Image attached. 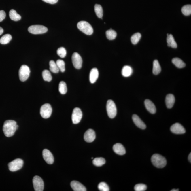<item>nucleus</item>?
I'll return each instance as SVG.
<instances>
[{"mask_svg": "<svg viewBox=\"0 0 191 191\" xmlns=\"http://www.w3.org/2000/svg\"><path fill=\"white\" fill-rule=\"evenodd\" d=\"M18 126L16 122L12 120H7L4 122L3 126V131L4 134L7 137L13 136L18 128Z\"/></svg>", "mask_w": 191, "mask_h": 191, "instance_id": "nucleus-1", "label": "nucleus"}, {"mask_svg": "<svg viewBox=\"0 0 191 191\" xmlns=\"http://www.w3.org/2000/svg\"><path fill=\"white\" fill-rule=\"evenodd\" d=\"M151 161L154 165L159 168H162L165 167L167 161L164 157L159 154H154L152 156Z\"/></svg>", "mask_w": 191, "mask_h": 191, "instance_id": "nucleus-2", "label": "nucleus"}, {"mask_svg": "<svg viewBox=\"0 0 191 191\" xmlns=\"http://www.w3.org/2000/svg\"><path fill=\"white\" fill-rule=\"evenodd\" d=\"M77 27L80 31L87 35H91L94 32L93 28L91 24L86 21L79 22L77 23Z\"/></svg>", "mask_w": 191, "mask_h": 191, "instance_id": "nucleus-3", "label": "nucleus"}, {"mask_svg": "<svg viewBox=\"0 0 191 191\" xmlns=\"http://www.w3.org/2000/svg\"><path fill=\"white\" fill-rule=\"evenodd\" d=\"M107 113L109 117L114 118L117 114V109L115 103L113 101L109 100L107 102L106 105Z\"/></svg>", "mask_w": 191, "mask_h": 191, "instance_id": "nucleus-4", "label": "nucleus"}, {"mask_svg": "<svg viewBox=\"0 0 191 191\" xmlns=\"http://www.w3.org/2000/svg\"><path fill=\"white\" fill-rule=\"evenodd\" d=\"M47 27L40 25H35L29 26L28 28V31L34 35L42 34L45 33L48 31Z\"/></svg>", "mask_w": 191, "mask_h": 191, "instance_id": "nucleus-5", "label": "nucleus"}, {"mask_svg": "<svg viewBox=\"0 0 191 191\" xmlns=\"http://www.w3.org/2000/svg\"><path fill=\"white\" fill-rule=\"evenodd\" d=\"M30 70L27 65H23L21 67L19 70L20 80L22 82H24L29 78L30 74Z\"/></svg>", "mask_w": 191, "mask_h": 191, "instance_id": "nucleus-6", "label": "nucleus"}, {"mask_svg": "<svg viewBox=\"0 0 191 191\" xmlns=\"http://www.w3.org/2000/svg\"><path fill=\"white\" fill-rule=\"evenodd\" d=\"M24 161L22 160L17 159L9 163L8 167L9 170L12 172L16 171L22 168Z\"/></svg>", "mask_w": 191, "mask_h": 191, "instance_id": "nucleus-7", "label": "nucleus"}, {"mask_svg": "<svg viewBox=\"0 0 191 191\" xmlns=\"http://www.w3.org/2000/svg\"><path fill=\"white\" fill-rule=\"evenodd\" d=\"M52 108L49 104H45L40 108V114L43 118H49L52 115Z\"/></svg>", "mask_w": 191, "mask_h": 191, "instance_id": "nucleus-8", "label": "nucleus"}, {"mask_svg": "<svg viewBox=\"0 0 191 191\" xmlns=\"http://www.w3.org/2000/svg\"><path fill=\"white\" fill-rule=\"evenodd\" d=\"M34 189L35 191H43L44 188V183L39 176H35L33 179Z\"/></svg>", "mask_w": 191, "mask_h": 191, "instance_id": "nucleus-9", "label": "nucleus"}, {"mask_svg": "<svg viewBox=\"0 0 191 191\" xmlns=\"http://www.w3.org/2000/svg\"><path fill=\"white\" fill-rule=\"evenodd\" d=\"M83 114L80 108H75L73 111L72 119L73 123L76 124L80 123L82 119Z\"/></svg>", "mask_w": 191, "mask_h": 191, "instance_id": "nucleus-10", "label": "nucleus"}, {"mask_svg": "<svg viewBox=\"0 0 191 191\" xmlns=\"http://www.w3.org/2000/svg\"><path fill=\"white\" fill-rule=\"evenodd\" d=\"M72 59L73 64L74 67L77 69H80L82 67L83 60L80 54L77 52L74 53Z\"/></svg>", "mask_w": 191, "mask_h": 191, "instance_id": "nucleus-11", "label": "nucleus"}, {"mask_svg": "<svg viewBox=\"0 0 191 191\" xmlns=\"http://www.w3.org/2000/svg\"><path fill=\"white\" fill-rule=\"evenodd\" d=\"M171 131L172 133L176 134H183L186 133V130L184 127L178 123L173 124L171 127Z\"/></svg>", "mask_w": 191, "mask_h": 191, "instance_id": "nucleus-12", "label": "nucleus"}, {"mask_svg": "<svg viewBox=\"0 0 191 191\" xmlns=\"http://www.w3.org/2000/svg\"><path fill=\"white\" fill-rule=\"evenodd\" d=\"M96 138L95 132L94 130L89 129L87 130L84 135V139L86 142L91 143Z\"/></svg>", "mask_w": 191, "mask_h": 191, "instance_id": "nucleus-13", "label": "nucleus"}, {"mask_svg": "<svg viewBox=\"0 0 191 191\" xmlns=\"http://www.w3.org/2000/svg\"><path fill=\"white\" fill-rule=\"evenodd\" d=\"M43 156L44 160L47 164H51L54 162L53 155L49 150L45 149L43 151Z\"/></svg>", "mask_w": 191, "mask_h": 191, "instance_id": "nucleus-14", "label": "nucleus"}, {"mask_svg": "<svg viewBox=\"0 0 191 191\" xmlns=\"http://www.w3.org/2000/svg\"><path fill=\"white\" fill-rule=\"evenodd\" d=\"M132 119L135 124L139 128L142 130L145 129L146 128V126L145 124L137 115H133Z\"/></svg>", "mask_w": 191, "mask_h": 191, "instance_id": "nucleus-15", "label": "nucleus"}, {"mask_svg": "<svg viewBox=\"0 0 191 191\" xmlns=\"http://www.w3.org/2000/svg\"><path fill=\"white\" fill-rule=\"evenodd\" d=\"M71 186L72 189L74 191H86V188L79 181H73L71 183Z\"/></svg>", "mask_w": 191, "mask_h": 191, "instance_id": "nucleus-16", "label": "nucleus"}, {"mask_svg": "<svg viewBox=\"0 0 191 191\" xmlns=\"http://www.w3.org/2000/svg\"><path fill=\"white\" fill-rule=\"evenodd\" d=\"M113 150L115 153L118 155H122L126 153L125 147L122 144L120 143H116L114 144L113 146Z\"/></svg>", "mask_w": 191, "mask_h": 191, "instance_id": "nucleus-17", "label": "nucleus"}, {"mask_svg": "<svg viewBox=\"0 0 191 191\" xmlns=\"http://www.w3.org/2000/svg\"><path fill=\"white\" fill-rule=\"evenodd\" d=\"M144 104L146 108L149 112L153 114L156 112V107L151 101L147 99L145 101Z\"/></svg>", "mask_w": 191, "mask_h": 191, "instance_id": "nucleus-18", "label": "nucleus"}, {"mask_svg": "<svg viewBox=\"0 0 191 191\" xmlns=\"http://www.w3.org/2000/svg\"><path fill=\"white\" fill-rule=\"evenodd\" d=\"M99 72L97 68H94L91 70L89 76L90 81L91 83H95L98 78Z\"/></svg>", "mask_w": 191, "mask_h": 191, "instance_id": "nucleus-19", "label": "nucleus"}, {"mask_svg": "<svg viewBox=\"0 0 191 191\" xmlns=\"http://www.w3.org/2000/svg\"><path fill=\"white\" fill-rule=\"evenodd\" d=\"M175 99L174 96L171 94H167L166 96L165 102L167 108H171L174 105Z\"/></svg>", "mask_w": 191, "mask_h": 191, "instance_id": "nucleus-20", "label": "nucleus"}, {"mask_svg": "<svg viewBox=\"0 0 191 191\" xmlns=\"http://www.w3.org/2000/svg\"><path fill=\"white\" fill-rule=\"evenodd\" d=\"M167 46L169 47H171L173 48H176L177 47L176 42H175L174 38L171 34L167 35Z\"/></svg>", "mask_w": 191, "mask_h": 191, "instance_id": "nucleus-21", "label": "nucleus"}, {"mask_svg": "<svg viewBox=\"0 0 191 191\" xmlns=\"http://www.w3.org/2000/svg\"><path fill=\"white\" fill-rule=\"evenodd\" d=\"M133 72V70L131 67L125 66L122 68V75L125 77H130Z\"/></svg>", "mask_w": 191, "mask_h": 191, "instance_id": "nucleus-22", "label": "nucleus"}, {"mask_svg": "<svg viewBox=\"0 0 191 191\" xmlns=\"http://www.w3.org/2000/svg\"><path fill=\"white\" fill-rule=\"evenodd\" d=\"M9 15L10 19L15 21H19L21 19V16L14 9H11L10 11Z\"/></svg>", "mask_w": 191, "mask_h": 191, "instance_id": "nucleus-23", "label": "nucleus"}, {"mask_svg": "<svg viewBox=\"0 0 191 191\" xmlns=\"http://www.w3.org/2000/svg\"><path fill=\"white\" fill-rule=\"evenodd\" d=\"M161 70L159 61L157 60H155L153 62V73L154 75H157L160 73Z\"/></svg>", "mask_w": 191, "mask_h": 191, "instance_id": "nucleus-24", "label": "nucleus"}, {"mask_svg": "<svg viewBox=\"0 0 191 191\" xmlns=\"http://www.w3.org/2000/svg\"><path fill=\"white\" fill-rule=\"evenodd\" d=\"M172 63L178 68H183L186 66V64L179 58H173L172 60Z\"/></svg>", "mask_w": 191, "mask_h": 191, "instance_id": "nucleus-25", "label": "nucleus"}, {"mask_svg": "<svg viewBox=\"0 0 191 191\" xmlns=\"http://www.w3.org/2000/svg\"><path fill=\"white\" fill-rule=\"evenodd\" d=\"M94 11L97 16L102 18L103 16V9L102 6L99 4H96L94 6Z\"/></svg>", "mask_w": 191, "mask_h": 191, "instance_id": "nucleus-26", "label": "nucleus"}, {"mask_svg": "<svg viewBox=\"0 0 191 191\" xmlns=\"http://www.w3.org/2000/svg\"><path fill=\"white\" fill-rule=\"evenodd\" d=\"M12 35L9 34L3 35L0 39V43L2 44H8L12 39Z\"/></svg>", "mask_w": 191, "mask_h": 191, "instance_id": "nucleus-27", "label": "nucleus"}, {"mask_svg": "<svg viewBox=\"0 0 191 191\" xmlns=\"http://www.w3.org/2000/svg\"><path fill=\"white\" fill-rule=\"evenodd\" d=\"M50 69L51 72L54 73H57L59 72V69L57 66L56 63L54 60H50L49 62Z\"/></svg>", "mask_w": 191, "mask_h": 191, "instance_id": "nucleus-28", "label": "nucleus"}, {"mask_svg": "<svg viewBox=\"0 0 191 191\" xmlns=\"http://www.w3.org/2000/svg\"><path fill=\"white\" fill-rule=\"evenodd\" d=\"M107 38L109 40H114L117 36V33L115 31L111 29L107 31L106 32Z\"/></svg>", "mask_w": 191, "mask_h": 191, "instance_id": "nucleus-29", "label": "nucleus"}, {"mask_svg": "<svg viewBox=\"0 0 191 191\" xmlns=\"http://www.w3.org/2000/svg\"><path fill=\"white\" fill-rule=\"evenodd\" d=\"M105 163V159L103 158H97L94 159L93 161V163L96 167H101Z\"/></svg>", "mask_w": 191, "mask_h": 191, "instance_id": "nucleus-30", "label": "nucleus"}, {"mask_svg": "<svg viewBox=\"0 0 191 191\" xmlns=\"http://www.w3.org/2000/svg\"><path fill=\"white\" fill-rule=\"evenodd\" d=\"M59 91L60 94H66L67 91L66 84L64 82L61 81L59 84Z\"/></svg>", "mask_w": 191, "mask_h": 191, "instance_id": "nucleus-31", "label": "nucleus"}, {"mask_svg": "<svg viewBox=\"0 0 191 191\" xmlns=\"http://www.w3.org/2000/svg\"><path fill=\"white\" fill-rule=\"evenodd\" d=\"M43 80L46 81L50 82L52 80V77L50 72L48 70H44L42 72Z\"/></svg>", "mask_w": 191, "mask_h": 191, "instance_id": "nucleus-32", "label": "nucleus"}, {"mask_svg": "<svg viewBox=\"0 0 191 191\" xmlns=\"http://www.w3.org/2000/svg\"><path fill=\"white\" fill-rule=\"evenodd\" d=\"M141 38V35L139 33H136L132 35L131 40L133 44L135 45L139 42Z\"/></svg>", "mask_w": 191, "mask_h": 191, "instance_id": "nucleus-33", "label": "nucleus"}, {"mask_svg": "<svg viewBox=\"0 0 191 191\" xmlns=\"http://www.w3.org/2000/svg\"><path fill=\"white\" fill-rule=\"evenodd\" d=\"M181 12L185 16H189L191 14V5H187L183 6L181 9Z\"/></svg>", "mask_w": 191, "mask_h": 191, "instance_id": "nucleus-34", "label": "nucleus"}, {"mask_svg": "<svg viewBox=\"0 0 191 191\" xmlns=\"http://www.w3.org/2000/svg\"><path fill=\"white\" fill-rule=\"evenodd\" d=\"M56 63L58 67L59 70L62 72H64L65 71V62L61 60H57Z\"/></svg>", "mask_w": 191, "mask_h": 191, "instance_id": "nucleus-35", "label": "nucleus"}, {"mask_svg": "<svg viewBox=\"0 0 191 191\" xmlns=\"http://www.w3.org/2000/svg\"><path fill=\"white\" fill-rule=\"evenodd\" d=\"M57 54L61 58H64L66 55L67 52L64 48L62 47L59 48L57 50Z\"/></svg>", "mask_w": 191, "mask_h": 191, "instance_id": "nucleus-36", "label": "nucleus"}, {"mask_svg": "<svg viewBox=\"0 0 191 191\" xmlns=\"http://www.w3.org/2000/svg\"><path fill=\"white\" fill-rule=\"evenodd\" d=\"M147 189V186L143 184H138L134 187V190L136 191H144Z\"/></svg>", "mask_w": 191, "mask_h": 191, "instance_id": "nucleus-37", "label": "nucleus"}, {"mask_svg": "<svg viewBox=\"0 0 191 191\" xmlns=\"http://www.w3.org/2000/svg\"><path fill=\"white\" fill-rule=\"evenodd\" d=\"M98 189L99 190L101 191H109V188L106 183L104 182L99 183L98 185Z\"/></svg>", "mask_w": 191, "mask_h": 191, "instance_id": "nucleus-38", "label": "nucleus"}, {"mask_svg": "<svg viewBox=\"0 0 191 191\" xmlns=\"http://www.w3.org/2000/svg\"><path fill=\"white\" fill-rule=\"evenodd\" d=\"M6 17V13L4 10L0 11V22L2 21Z\"/></svg>", "mask_w": 191, "mask_h": 191, "instance_id": "nucleus-39", "label": "nucleus"}, {"mask_svg": "<svg viewBox=\"0 0 191 191\" xmlns=\"http://www.w3.org/2000/svg\"><path fill=\"white\" fill-rule=\"evenodd\" d=\"M42 1L48 3L52 4L56 3L58 1V0H42Z\"/></svg>", "mask_w": 191, "mask_h": 191, "instance_id": "nucleus-40", "label": "nucleus"}, {"mask_svg": "<svg viewBox=\"0 0 191 191\" xmlns=\"http://www.w3.org/2000/svg\"><path fill=\"white\" fill-rule=\"evenodd\" d=\"M4 32V30L2 27H0V35H2Z\"/></svg>", "mask_w": 191, "mask_h": 191, "instance_id": "nucleus-41", "label": "nucleus"}, {"mask_svg": "<svg viewBox=\"0 0 191 191\" xmlns=\"http://www.w3.org/2000/svg\"><path fill=\"white\" fill-rule=\"evenodd\" d=\"M188 159L190 163L191 162V153H190V154H189L188 156Z\"/></svg>", "mask_w": 191, "mask_h": 191, "instance_id": "nucleus-42", "label": "nucleus"}, {"mask_svg": "<svg viewBox=\"0 0 191 191\" xmlns=\"http://www.w3.org/2000/svg\"><path fill=\"white\" fill-rule=\"evenodd\" d=\"M171 191H179V189H173L172 190H171Z\"/></svg>", "mask_w": 191, "mask_h": 191, "instance_id": "nucleus-43", "label": "nucleus"}, {"mask_svg": "<svg viewBox=\"0 0 191 191\" xmlns=\"http://www.w3.org/2000/svg\"><path fill=\"white\" fill-rule=\"evenodd\" d=\"M93 159V158H92V159Z\"/></svg>", "mask_w": 191, "mask_h": 191, "instance_id": "nucleus-44", "label": "nucleus"}]
</instances>
